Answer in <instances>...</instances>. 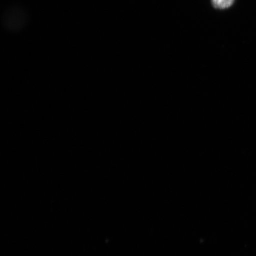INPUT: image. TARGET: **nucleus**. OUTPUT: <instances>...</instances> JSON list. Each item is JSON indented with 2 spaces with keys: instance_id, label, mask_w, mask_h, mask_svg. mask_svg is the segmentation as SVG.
Instances as JSON below:
<instances>
[{
  "instance_id": "nucleus-1",
  "label": "nucleus",
  "mask_w": 256,
  "mask_h": 256,
  "mask_svg": "<svg viewBox=\"0 0 256 256\" xmlns=\"http://www.w3.org/2000/svg\"><path fill=\"white\" fill-rule=\"evenodd\" d=\"M235 0H211L212 4L216 9L225 10L233 5Z\"/></svg>"
}]
</instances>
